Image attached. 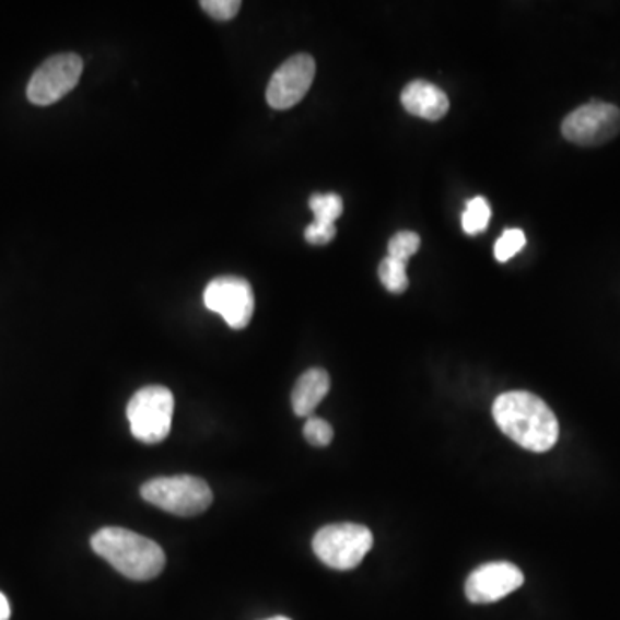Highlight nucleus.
<instances>
[{"instance_id": "f257e3e1", "label": "nucleus", "mask_w": 620, "mask_h": 620, "mask_svg": "<svg viewBox=\"0 0 620 620\" xmlns=\"http://www.w3.org/2000/svg\"><path fill=\"white\" fill-rule=\"evenodd\" d=\"M493 419L500 431L524 451L545 454L559 442L555 413L538 395L529 391L500 395L493 403Z\"/></svg>"}, {"instance_id": "f03ea898", "label": "nucleus", "mask_w": 620, "mask_h": 620, "mask_svg": "<svg viewBox=\"0 0 620 620\" xmlns=\"http://www.w3.org/2000/svg\"><path fill=\"white\" fill-rule=\"evenodd\" d=\"M92 548L128 580H154L166 565L163 548L152 539L122 527H104L95 533Z\"/></svg>"}, {"instance_id": "7ed1b4c3", "label": "nucleus", "mask_w": 620, "mask_h": 620, "mask_svg": "<svg viewBox=\"0 0 620 620\" xmlns=\"http://www.w3.org/2000/svg\"><path fill=\"white\" fill-rule=\"evenodd\" d=\"M374 545L373 533L362 524H329L316 533L314 553L323 564L337 571H352L361 565Z\"/></svg>"}, {"instance_id": "20e7f679", "label": "nucleus", "mask_w": 620, "mask_h": 620, "mask_svg": "<svg viewBox=\"0 0 620 620\" xmlns=\"http://www.w3.org/2000/svg\"><path fill=\"white\" fill-rule=\"evenodd\" d=\"M140 493L154 507L179 517L202 514L212 503L211 488L203 479L195 476L151 479L143 484Z\"/></svg>"}, {"instance_id": "39448f33", "label": "nucleus", "mask_w": 620, "mask_h": 620, "mask_svg": "<svg viewBox=\"0 0 620 620\" xmlns=\"http://www.w3.org/2000/svg\"><path fill=\"white\" fill-rule=\"evenodd\" d=\"M175 397L164 386H145L131 397L126 416L138 442L155 445L167 438L173 424Z\"/></svg>"}, {"instance_id": "423d86ee", "label": "nucleus", "mask_w": 620, "mask_h": 620, "mask_svg": "<svg viewBox=\"0 0 620 620\" xmlns=\"http://www.w3.org/2000/svg\"><path fill=\"white\" fill-rule=\"evenodd\" d=\"M83 73L82 57L78 54H57L49 57L33 73L26 95L35 106H52L71 92Z\"/></svg>"}, {"instance_id": "0eeeda50", "label": "nucleus", "mask_w": 620, "mask_h": 620, "mask_svg": "<svg viewBox=\"0 0 620 620\" xmlns=\"http://www.w3.org/2000/svg\"><path fill=\"white\" fill-rule=\"evenodd\" d=\"M620 133V109L608 102L593 101L572 110L562 122V134L581 147H596Z\"/></svg>"}, {"instance_id": "6e6552de", "label": "nucleus", "mask_w": 620, "mask_h": 620, "mask_svg": "<svg viewBox=\"0 0 620 620\" xmlns=\"http://www.w3.org/2000/svg\"><path fill=\"white\" fill-rule=\"evenodd\" d=\"M203 305L211 313L220 314L232 329L247 328L254 316L256 299L250 283L236 276H221L203 290Z\"/></svg>"}, {"instance_id": "1a4fd4ad", "label": "nucleus", "mask_w": 620, "mask_h": 620, "mask_svg": "<svg viewBox=\"0 0 620 620\" xmlns=\"http://www.w3.org/2000/svg\"><path fill=\"white\" fill-rule=\"evenodd\" d=\"M316 77V61L308 54H296L276 69L266 92L272 109L284 110L296 106L307 95Z\"/></svg>"}, {"instance_id": "9d476101", "label": "nucleus", "mask_w": 620, "mask_h": 620, "mask_svg": "<svg viewBox=\"0 0 620 620\" xmlns=\"http://www.w3.org/2000/svg\"><path fill=\"white\" fill-rule=\"evenodd\" d=\"M524 584V574L511 562H490L470 572L466 596L470 604H495Z\"/></svg>"}, {"instance_id": "9b49d317", "label": "nucleus", "mask_w": 620, "mask_h": 620, "mask_svg": "<svg viewBox=\"0 0 620 620\" xmlns=\"http://www.w3.org/2000/svg\"><path fill=\"white\" fill-rule=\"evenodd\" d=\"M400 98L407 113L428 121H440L451 109V101L445 92L426 80L410 82L401 92Z\"/></svg>"}, {"instance_id": "f8f14e48", "label": "nucleus", "mask_w": 620, "mask_h": 620, "mask_svg": "<svg viewBox=\"0 0 620 620\" xmlns=\"http://www.w3.org/2000/svg\"><path fill=\"white\" fill-rule=\"evenodd\" d=\"M331 388L329 374L320 367L305 371L292 391L293 412L299 418H311Z\"/></svg>"}, {"instance_id": "ddd939ff", "label": "nucleus", "mask_w": 620, "mask_h": 620, "mask_svg": "<svg viewBox=\"0 0 620 620\" xmlns=\"http://www.w3.org/2000/svg\"><path fill=\"white\" fill-rule=\"evenodd\" d=\"M314 214V223L319 226H335V221L343 214V200L337 194H316L308 200Z\"/></svg>"}, {"instance_id": "4468645a", "label": "nucleus", "mask_w": 620, "mask_h": 620, "mask_svg": "<svg viewBox=\"0 0 620 620\" xmlns=\"http://www.w3.org/2000/svg\"><path fill=\"white\" fill-rule=\"evenodd\" d=\"M377 274H379V281H382L383 286L389 293L398 295V293H403L409 289L407 264L400 262V260L394 259V257L388 256L382 260Z\"/></svg>"}, {"instance_id": "2eb2a0df", "label": "nucleus", "mask_w": 620, "mask_h": 620, "mask_svg": "<svg viewBox=\"0 0 620 620\" xmlns=\"http://www.w3.org/2000/svg\"><path fill=\"white\" fill-rule=\"evenodd\" d=\"M491 220V207L484 197H475L467 202L466 212L463 214V227L467 235L476 236L487 232Z\"/></svg>"}, {"instance_id": "dca6fc26", "label": "nucleus", "mask_w": 620, "mask_h": 620, "mask_svg": "<svg viewBox=\"0 0 620 620\" xmlns=\"http://www.w3.org/2000/svg\"><path fill=\"white\" fill-rule=\"evenodd\" d=\"M526 247V235L519 227H508L495 244V259L507 262Z\"/></svg>"}, {"instance_id": "f3484780", "label": "nucleus", "mask_w": 620, "mask_h": 620, "mask_svg": "<svg viewBox=\"0 0 620 620\" xmlns=\"http://www.w3.org/2000/svg\"><path fill=\"white\" fill-rule=\"evenodd\" d=\"M421 247V238L418 233L400 232L391 236L388 244V256L400 262H409L410 257Z\"/></svg>"}, {"instance_id": "a211bd4d", "label": "nucleus", "mask_w": 620, "mask_h": 620, "mask_svg": "<svg viewBox=\"0 0 620 620\" xmlns=\"http://www.w3.org/2000/svg\"><path fill=\"white\" fill-rule=\"evenodd\" d=\"M304 436L313 446L325 448L332 442V428L325 419L308 418L304 426Z\"/></svg>"}, {"instance_id": "6ab92c4d", "label": "nucleus", "mask_w": 620, "mask_h": 620, "mask_svg": "<svg viewBox=\"0 0 620 620\" xmlns=\"http://www.w3.org/2000/svg\"><path fill=\"white\" fill-rule=\"evenodd\" d=\"M200 8L214 20L230 21L238 14L242 2L239 0H203L200 2Z\"/></svg>"}, {"instance_id": "aec40b11", "label": "nucleus", "mask_w": 620, "mask_h": 620, "mask_svg": "<svg viewBox=\"0 0 620 620\" xmlns=\"http://www.w3.org/2000/svg\"><path fill=\"white\" fill-rule=\"evenodd\" d=\"M337 236V226H319V224H308L305 230V239L311 245H326Z\"/></svg>"}, {"instance_id": "412c9836", "label": "nucleus", "mask_w": 620, "mask_h": 620, "mask_svg": "<svg viewBox=\"0 0 620 620\" xmlns=\"http://www.w3.org/2000/svg\"><path fill=\"white\" fill-rule=\"evenodd\" d=\"M9 617H11V605L8 598L0 593V620H9Z\"/></svg>"}, {"instance_id": "4be33fe9", "label": "nucleus", "mask_w": 620, "mask_h": 620, "mask_svg": "<svg viewBox=\"0 0 620 620\" xmlns=\"http://www.w3.org/2000/svg\"><path fill=\"white\" fill-rule=\"evenodd\" d=\"M268 620H292V619H289V617L278 616V617H272V619H268Z\"/></svg>"}]
</instances>
